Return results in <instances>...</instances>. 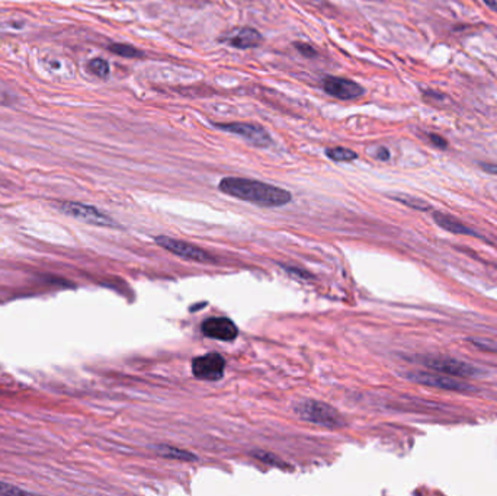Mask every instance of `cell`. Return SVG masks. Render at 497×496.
Segmentation results:
<instances>
[{"label":"cell","instance_id":"6da1fadb","mask_svg":"<svg viewBox=\"0 0 497 496\" xmlns=\"http://www.w3.org/2000/svg\"><path fill=\"white\" fill-rule=\"evenodd\" d=\"M219 188L230 197L260 207H281L288 204L292 198L287 190L275 187V185L237 176L221 179Z\"/></svg>","mask_w":497,"mask_h":496},{"label":"cell","instance_id":"7a4b0ae2","mask_svg":"<svg viewBox=\"0 0 497 496\" xmlns=\"http://www.w3.org/2000/svg\"><path fill=\"white\" fill-rule=\"evenodd\" d=\"M294 411L297 412V415L303 418L304 421L313 422L321 427L342 428L346 424L344 421V418L340 416V413L333 406L323 402H317L312 399L301 400L298 403H295Z\"/></svg>","mask_w":497,"mask_h":496},{"label":"cell","instance_id":"3957f363","mask_svg":"<svg viewBox=\"0 0 497 496\" xmlns=\"http://www.w3.org/2000/svg\"><path fill=\"white\" fill-rule=\"evenodd\" d=\"M214 127L221 131L240 135L247 143L256 147H268L272 144L271 134L260 126L251 122H215Z\"/></svg>","mask_w":497,"mask_h":496},{"label":"cell","instance_id":"277c9868","mask_svg":"<svg viewBox=\"0 0 497 496\" xmlns=\"http://www.w3.org/2000/svg\"><path fill=\"white\" fill-rule=\"evenodd\" d=\"M423 365L432 368L438 373L453 376V377H474L478 374V370L469 364L455 358H448V356H425L421 360Z\"/></svg>","mask_w":497,"mask_h":496},{"label":"cell","instance_id":"5b68a950","mask_svg":"<svg viewBox=\"0 0 497 496\" xmlns=\"http://www.w3.org/2000/svg\"><path fill=\"white\" fill-rule=\"evenodd\" d=\"M226 360L219 352H210L194 358L192 373L196 379L205 381H217L224 376Z\"/></svg>","mask_w":497,"mask_h":496},{"label":"cell","instance_id":"8992f818","mask_svg":"<svg viewBox=\"0 0 497 496\" xmlns=\"http://www.w3.org/2000/svg\"><path fill=\"white\" fill-rule=\"evenodd\" d=\"M60 208L63 213L74 217L77 220H82L89 224L95 226H115V222L111 219L110 215H106L99 208L82 204V203H74V201H66V203H61Z\"/></svg>","mask_w":497,"mask_h":496},{"label":"cell","instance_id":"52a82bcc","mask_svg":"<svg viewBox=\"0 0 497 496\" xmlns=\"http://www.w3.org/2000/svg\"><path fill=\"white\" fill-rule=\"evenodd\" d=\"M321 85L326 94L340 101H351L355 98H360L365 92L360 83L345 79V77L328 76L321 81Z\"/></svg>","mask_w":497,"mask_h":496},{"label":"cell","instance_id":"ba28073f","mask_svg":"<svg viewBox=\"0 0 497 496\" xmlns=\"http://www.w3.org/2000/svg\"><path fill=\"white\" fill-rule=\"evenodd\" d=\"M156 243L162 247H165L166 251L172 252L174 255H178L183 259H189V261H195V262H214V256H211L210 254H207L205 251L199 249L195 245L186 243L182 240H176L172 238L167 236H158L156 238Z\"/></svg>","mask_w":497,"mask_h":496},{"label":"cell","instance_id":"9c48e42d","mask_svg":"<svg viewBox=\"0 0 497 496\" xmlns=\"http://www.w3.org/2000/svg\"><path fill=\"white\" fill-rule=\"evenodd\" d=\"M407 377L416 383H421L430 387H438L442 390H453V392H464L470 390L471 386L467 383H462L453 376L446 374H438V373H425V371H416V373L407 374Z\"/></svg>","mask_w":497,"mask_h":496},{"label":"cell","instance_id":"30bf717a","mask_svg":"<svg viewBox=\"0 0 497 496\" xmlns=\"http://www.w3.org/2000/svg\"><path fill=\"white\" fill-rule=\"evenodd\" d=\"M204 336L211 339H219V340H235L239 335V329L235 324V322L230 320L228 317H210L207 319L203 326H201Z\"/></svg>","mask_w":497,"mask_h":496},{"label":"cell","instance_id":"8fae6325","mask_svg":"<svg viewBox=\"0 0 497 496\" xmlns=\"http://www.w3.org/2000/svg\"><path fill=\"white\" fill-rule=\"evenodd\" d=\"M227 42L236 49L247 50V49L259 47V45L263 42V37L258 33L256 29L246 26V28L236 29L235 33L228 35Z\"/></svg>","mask_w":497,"mask_h":496},{"label":"cell","instance_id":"7c38bea8","mask_svg":"<svg viewBox=\"0 0 497 496\" xmlns=\"http://www.w3.org/2000/svg\"><path fill=\"white\" fill-rule=\"evenodd\" d=\"M433 220L439 227H442L446 231H451L454 235H467V236H477L474 230H471L469 226H465L462 222H460L455 217L445 214V213H435Z\"/></svg>","mask_w":497,"mask_h":496},{"label":"cell","instance_id":"4fadbf2b","mask_svg":"<svg viewBox=\"0 0 497 496\" xmlns=\"http://www.w3.org/2000/svg\"><path fill=\"white\" fill-rule=\"evenodd\" d=\"M156 452L166 458H175V460H180V461H195L196 457L185 449H179V448H174L170 445H158Z\"/></svg>","mask_w":497,"mask_h":496},{"label":"cell","instance_id":"5bb4252c","mask_svg":"<svg viewBox=\"0 0 497 496\" xmlns=\"http://www.w3.org/2000/svg\"><path fill=\"white\" fill-rule=\"evenodd\" d=\"M326 154H328V158H330L335 162H352L355 159H358V154L346 147H332L326 150Z\"/></svg>","mask_w":497,"mask_h":496},{"label":"cell","instance_id":"9a60e30c","mask_svg":"<svg viewBox=\"0 0 497 496\" xmlns=\"http://www.w3.org/2000/svg\"><path fill=\"white\" fill-rule=\"evenodd\" d=\"M110 51L121 56V57H127V58H142L144 57V53L140 51L138 49L133 47V45L128 44H111L110 45Z\"/></svg>","mask_w":497,"mask_h":496},{"label":"cell","instance_id":"2e32d148","mask_svg":"<svg viewBox=\"0 0 497 496\" xmlns=\"http://www.w3.org/2000/svg\"><path fill=\"white\" fill-rule=\"evenodd\" d=\"M87 69L92 74L101 77V79H105V77L110 76V65H108V61L103 58L90 60L87 65Z\"/></svg>","mask_w":497,"mask_h":496},{"label":"cell","instance_id":"e0dca14e","mask_svg":"<svg viewBox=\"0 0 497 496\" xmlns=\"http://www.w3.org/2000/svg\"><path fill=\"white\" fill-rule=\"evenodd\" d=\"M398 201H401L403 204H406L409 207H413V208H417V210H428L429 206L425 203V201L419 199V198H413V197H409V195H401V197H397Z\"/></svg>","mask_w":497,"mask_h":496},{"label":"cell","instance_id":"ac0fdd59","mask_svg":"<svg viewBox=\"0 0 497 496\" xmlns=\"http://www.w3.org/2000/svg\"><path fill=\"white\" fill-rule=\"evenodd\" d=\"M471 342L474 344L475 348L486 351V352H497V344L496 342H490V340H480V339H473Z\"/></svg>","mask_w":497,"mask_h":496},{"label":"cell","instance_id":"d6986e66","mask_svg":"<svg viewBox=\"0 0 497 496\" xmlns=\"http://www.w3.org/2000/svg\"><path fill=\"white\" fill-rule=\"evenodd\" d=\"M294 47L297 49L298 53H301L304 57H316V56H317L316 50H314L310 44H305V42H295Z\"/></svg>","mask_w":497,"mask_h":496},{"label":"cell","instance_id":"ffe728a7","mask_svg":"<svg viewBox=\"0 0 497 496\" xmlns=\"http://www.w3.org/2000/svg\"><path fill=\"white\" fill-rule=\"evenodd\" d=\"M24 493H28V492L21 488L13 486V485L0 482V495H24Z\"/></svg>","mask_w":497,"mask_h":496},{"label":"cell","instance_id":"44dd1931","mask_svg":"<svg viewBox=\"0 0 497 496\" xmlns=\"http://www.w3.org/2000/svg\"><path fill=\"white\" fill-rule=\"evenodd\" d=\"M428 137H429V140H430V143H432L433 146H437V147H439V149H446V147H448V142L445 140L444 137H441V135H438V134H433V133H430Z\"/></svg>","mask_w":497,"mask_h":496},{"label":"cell","instance_id":"7402d4cb","mask_svg":"<svg viewBox=\"0 0 497 496\" xmlns=\"http://www.w3.org/2000/svg\"><path fill=\"white\" fill-rule=\"evenodd\" d=\"M374 156L378 159V160H388V159H390V151H388V149H385V147H382V146H378L377 147V150H376V153H374Z\"/></svg>","mask_w":497,"mask_h":496},{"label":"cell","instance_id":"603a6c76","mask_svg":"<svg viewBox=\"0 0 497 496\" xmlns=\"http://www.w3.org/2000/svg\"><path fill=\"white\" fill-rule=\"evenodd\" d=\"M478 165H480L481 169L485 170V172L491 174V175H497V165H494V163H485V162H481V163H478Z\"/></svg>","mask_w":497,"mask_h":496},{"label":"cell","instance_id":"cb8c5ba5","mask_svg":"<svg viewBox=\"0 0 497 496\" xmlns=\"http://www.w3.org/2000/svg\"><path fill=\"white\" fill-rule=\"evenodd\" d=\"M425 95L429 97V98H437V99H442L444 95L439 94V92H433V90H426Z\"/></svg>","mask_w":497,"mask_h":496},{"label":"cell","instance_id":"d4e9b609","mask_svg":"<svg viewBox=\"0 0 497 496\" xmlns=\"http://www.w3.org/2000/svg\"><path fill=\"white\" fill-rule=\"evenodd\" d=\"M485 5L490 8L493 12H497V0H483Z\"/></svg>","mask_w":497,"mask_h":496}]
</instances>
